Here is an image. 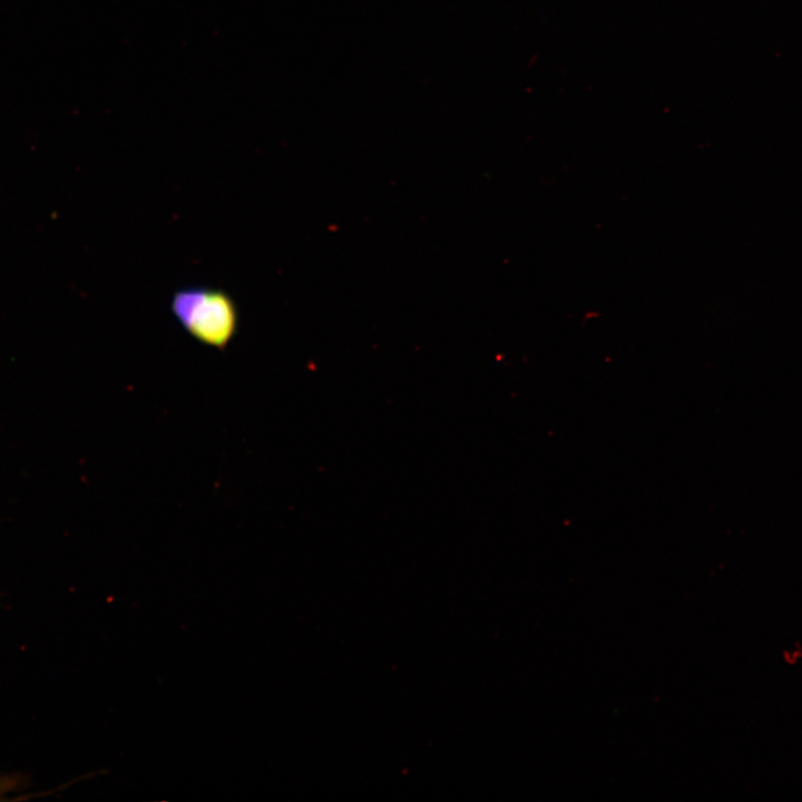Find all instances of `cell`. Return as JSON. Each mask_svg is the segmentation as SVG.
Listing matches in <instances>:
<instances>
[{"instance_id":"cell-1","label":"cell","mask_w":802,"mask_h":802,"mask_svg":"<svg viewBox=\"0 0 802 802\" xmlns=\"http://www.w3.org/2000/svg\"><path fill=\"white\" fill-rule=\"evenodd\" d=\"M169 309L190 336L212 348H225L238 327L237 305L219 288H180L173 294Z\"/></svg>"}]
</instances>
